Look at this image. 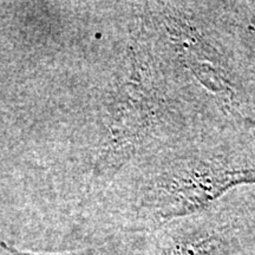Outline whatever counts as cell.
Here are the masks:
<instances>
[{
	"label": "cell",
	"mask_w": 255,
	"mask_h": 255,
	"mask_svg": "<svg viewBox=\"0 0 255 255\" xmlns=\"http://www.w3.org/2000/svg\"><path fill=\"white\" fill-rule=\"evenodd\" d=\"M244 183H255V167L248 162L219 154L182 157L157 178L151 201L161 218H181Z\"/></svg>",
	"instance_id": "1"
},
{
	"label": "cell",
	"mask_w": 255,
	"mask_h": 255,
	"mask_svg": "<svg viewBox=\"0 0 255 255\" xmlns=\"http://www.w3.org/2000/svg\"><path fill=\"white\" fill-rule=\"evenodd\" d=\"M226 240L214 231L195 229L178 234L164 255H225Z\"/></svg>",
	"instance_id": "2"
},
{
	"label": "cell",
	"mask_w": 255,
	"mask_h": 255,
	"mask_svg": "<svg viewBox=\"0 0 255 255\" xmlns=\"http://www.w3.org/2000/svg\"><path fill=\"white\" fill-rule=\"evenodd\" d=\"M6 253L4 255H31V254H23V253H18V252H15L13 250H9V248H7V250L5 251ZM81 255H84V254H81Z\"/></svg>",
	"instance_id": "3"
}]
</instances>
